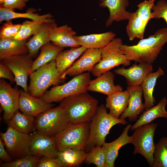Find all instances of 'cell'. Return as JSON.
I'll return each mask as SVG.
<instances>
[{"label":"cell","mask_w":167,"mask_h":167,"mask_svg":"<svg viewBox=\"0 0 167 167\" xmlns=\"http://www.w3.org/2000/svg\"><path fill=\"white\" fill-rule=\"evenodd\" d=\"M167 42V28H163L148 38L141 39L135 45H128L122 43L120 48L130 61L152 64Z\"/></svg>","instance_id":"cell-1"},{"label":"cell","mask_w":167,"mask_h":167,"mask_svg":"<svg viewBox=\"0 0 167 167\" xmlns=\"http://www.w3.org/2000/svg\"><path fill=\"white\" fill-rule=\"evenodd\" d=\"M98 101L87 92L71 96L60 102V106L66 111L70 122H90L96 114Z\"/></svg>","instance_id":"cell-2"},{"label":"cell","mask_w":167,"mask_h":167,"mask_svg":"<svg viewBox=\"0 0 167 167\" xmlns=\"http://www.w3.org/2000/svg\"><path fill=\"white\" fill-rule=\"evenodd\" d=\"M128 123L125 119L117 118L112 116L107 112L105 106L101 105L89 122V136L84 150L88 153L96 146H102L113 126L118 124L125 125Z\"/></svg>","instance_id":"cell-3"},{"label":"cell","mask_w":167,"mask_h":167,"mask_svg":"<svg viewBox=\"0 0 167 167\" xmlns=\"http://www.w3.org/2000/svg\"><path fill=\"white\" fill-rule=\"evenodd\" d=\"M29 75L28 92L38 98L41 97L51 86L58 85L62 80L55 59L39 67Z\"/></svg>","instance_id":"cell-4"},{"label":"cell","mask_w":167,"mask_h":167,"mask_svg":"<svg viewBox=\"0 0 167 167\" xmlns=\"http://www.w3.org/2000/svg\"><path fill=\"white\" fill-rule=\"evenodd\" d=\"M91 80L89 72L84 73L74 76L65 84L54 86L41 98L49 103L61 102L68 97L87 92Z\"/></svg>","instance_id":"cell-5"},{"label":"cell","mask_w":167,"mask_h":167,"mask_svg":"<svg viewBox=\"0 0 167 167\" xmlns=\"http://www.w3.org/2000/svg\"><path fill=\"white\" fill-rule=\"evenodd\" d=\"M90 134L89 122L70 123L64 130L53 136L58 149L71 147L84 150Z\"/></svg>","instance_id":"cell-6"},{"label":"cell","mask_w":167,"mask_h":167,"mask_svg":"<svg viewBox=\"0 0 167 167\" xmlns=\"http://www.w3.org/2000/svg\"><path fill=\"white\" fill-rule=\"evenodd\" d=\"M122 43L121 38H114L101 49V58L91 71L92 75L97 77L120 65L127 66L130 64L131 61L127 59L121 49Z\"/></svg>","instance_id":"cell-7"},{"label":"cell","mask_w":167,"mask_h":167,"mask_svg":"<svg viewBox=\"0 0 167 167\" xmlns=\"http://www.w3.org/2000/svg\"><path fill=\"white\" fill-rule=\"evenodd\" d=\"M70 123L66 111L59 105L36 116L35 128L38 132L53 136L65 129Z\"/></svg>","instance_id":"cell-8"},{"label":"cell","mask_w":167,"mask_h":167,"mask_svg":"<svg viewBox=\"0 0 167 167\" xmlns=\"http://www.w3.org/2000/svg\"><path fill=\"white\" fill-rule=\"evenodd\" d=\"M157 126L155 123L142 126L135 129L132 135V143L135 148L133 154L141 155L150 167H152L154 161V137Z\"/></svg>","instance_id":"cell-9"},{"label":"cell","mask_w":167,"mask_h":167,"mask_svg":"<svg viewBox=\"0 0 167 167\" xmlns=\"http://www.w3.org/2000/svg\"><path fill=\"white\" fill-rule=\"evenodd\" d=\"M155 0H145L138 5L137 10L132 14L128 20L126 29L130 40L135 38H143L145 30L149 20L152 19V8Z\"/></svg>","instance_id":"cell-10"},{"label":"cell","mask_w":167,"mask_h":167,"mask_svg":"<svg viewBox=\"0 0 167 167\" xmlns=\"http://www.w3.org/2000/svg\"><path fill=\"white\" fill-rule=\"evenodd\" d=\"M0 135L12 157L18 159L29 154L32 134L20 132L9 126L5 132H0Z\"/></svg>","instance_id":"cell-11"},{"label":"cell","mask_w":167,"mask_h":167,"mask_svg":"<svg viewBox=\"0 0 167 167\" xmlns=\"http://www.w3.org/2000/svg\"><path fill=\"white\" fill-rule=\"evenodd\" d=\"M33 62L32 58L28 54L12 56L1 61L12 71L17 86L26 92H28V79Z\"/></svg>","instance_id":"cell-12"},{"label":"cell","mask_w":167,"mask_h":167,"mask_svg":"<svg viewBox=\"0 0 167 167\" xmlns=\"http://www.w3.org/2000/svg\"><path fill=\"white\" fill-rule=\"evenodd\" d=\"M20 92L4 79L0 80V103L4 111L3 118L9 121L19 109Z\"/></svg>","instance_id":"cell-13"},{"label":"cell","mask_w":167,"mask_h":167,"mask_svg":"<svg viewBox=\"0 0 167 167\" xmlns=\"http://www.w3.org/2000/svg\"><path fill=\"white\" fill-rule=\"evenodd\" d=\"M101 49H87L81 57L61 76V79H65L67 75L74 77L86 71L91 72L101 60Z\"/></svg>","instance_id":"cell-14"},{"label":"cell","mask_w":167,"mask_h":167,"mask_svg":"<svg viewBox=\"0 0 167 167\" xmlns=\"http://www.w3.org/2000/svg\"><path fill=\"white\" fill-rule=\"evenodd\" d=\"M32 135L29 154L40 157L57 158L58 150L53 136L46 135L37 131Z\"/></svg>","instance_id":"cell-15"},{"label":"cell","mask_w":167,"mask_h":167,"mask_svg":"<svg viewBox=\"0 0 167 167\" xmlns=\"http://www.w3.org/2000/svg\"><path fill=\"white\" fill-rule=\"evenodd\" d=\"M76 32L67 24L58 26L54 20L50 30V41L62 48L78 47L80 46L76 38Z\"/></svg>","instance_id":"cell-16"},{"label":"cell","mask_w":167,"mask_h":167,"mask_svg":"<svg viewBox=\"0 0 167 167\" xmlns=\"http://www.w3.org/2000/svg\"><path fill=\"white\" fill-rule=\"evenodd\" d=\"M133 64L125 68L124 67L114 70V73L126 79L128 87L141 85L145 78L153 71L152 64L141 63Z\"/></svg>","instance_id":"cell-17"},{"label":"cell","mask_w":167,"mask_h":167,"mask_svg":"<svg viewBox=\"0 0 167 167\" xmlns=\"http://www.w3.org/2000/svg\"><path fill=\"white\" fill-rule=\"evenodd\" d=\"M19 109L23 113L33 117L51 108L54 106L41 98L32 96L24 90L20 91Z\"/></svg>","instance_id":"cell-18"},{"label":"cell","mask_w":167,"mask_h":167,"mask_svg":"<svg viewBox=\"0 0 167 167\" xmlns=\"http://www.w3.org/2000/svg\"><path fill=\"white\" fill-rule=\"evenodd\" d=\"M130 98L128 106L120 118H128L130 121H136L138 116L144 110V106L142 101L143 91L141 85L127 86Z\"/></svg>","instance_id":"cell-19"},{"label":"cell","mask_w":167,"mask_h":167,"mask_svg":"<svg viewBox=\"0 0 167 167\" xmlns=\"http://www.w3.org/2000/svg\"><path fill=\"white\" fill-rule=\"evenodd\" d=\"M129 4V0H102L99 3L100 6L107 7L109 13L106 26L109 27L114 21L128 20L132 13L126 10Z\"/></svg>","instance_id":"cell-20"},{"label":"cell","mask_w":167,"mask_h":167,"mask_svg":"<svg viewBox=\"0 0 167 167\" xmlns=\"http://www.w3.org/2000/svg\"><path fill=\"white\" fill-rule=\"evenodd\" d=\"M114 74L110 71L104 73L90 80L88 91L99 92L107 96L122 91L123 88L121 86L114 84Z\"/></svg>","instance_id":"cell-21"},{"label":"cell","mask_w":167,"mask_h":167,"mask_svg":"<svg viewBox=\"0 0 167 167\" xmlns=\"http://www.w3.org/2000/svg\"><path fill=\"white\" fill-rule=\"evenodd\" d=\"M131 126L130 124L127 125L117 139L110 143L105 142L102 145L106 153V167H114V162L118 156L119 149L126 144L132 143V136H129L128 135Z\"/></svg>","instance_id":"cell-22"},{"label":"cell","mask_w":167,"mask_h":167,"mask_svg":"<svg viewBox=\"0 0 167 167\" xmlns=\"http://www.w3.org/2000/svg\"><path fill=\"white\" fill-rule=\"evenodd\" d=\"M87 154L84 149L66 148L58 150L57 158L62 167H79L84 162Z\"/></svg>","instance_id":"cell-23"},{"label":"cell","mask_w":167,"mask_h":167,"mask_svg":"<svg viewBox=\"0 0 167 167\" xmlns=\"http://www.w3.org/2000/svg\"><path fill=\"white\" fill-rule=\"evenodd\" d=\"M167 104V99L165 96L161 100L157 105L145 110L136 122L131 126L130 130L132 131L140 126L149 124L157 118H167V111L165 109Z\"/></svg>","instance_id":"cell-24"},{"label":"cell","mask_w":167,"mask_h":167,"mask_svg":"<svg viewBox=\"0 0 167 167\" xmlns=\"http://www.w3.org/2000/svg\"><path fill=\"white\" fill-rule=\"evenodd\" d=\"M130 95L127 89L107 96L105 106L109 110V113L114 117L119 118L127 107Z\"/></svg>","instance_id":"cell-25"},{"label":"cell","mask_w":167,"mask_h":167,"mask_svg":"<svg viewBox=\"0 0 167 167\" xmlns=\"http://www.w3.org/2000/svg\"><path fill=\"white\" fill-rule=\"evenodd\" d=\"M54 20L52 19L44 23L40 30L27 41L28 54L32 58L37 54L42 46L50 42V27Z\"/></svg>","instance_id":"cell-26"},{"label":"cell","mask_w":167,"mask_h":167,"mask_svg":"<svg viewBox=\"0 0 167 167\" xmlns=\"http://www.w3.org/2000/svg\"><path fill=\"white\" fill-rule=\"evenodd\" d=\"M115 34L109 31L99 34L76 36V38L80 44L87 49H101L113 39Z\"/></svg>","instance_id":"cell-27"},{"label":"cell","mask_w":167,"mask_h":167,"mask_svg":"<svg viewBox=\"0 0 167 167\" xmlns=\"http://www.w3.org/2000/svg\"><path fill=\"white\" fill-rule=\"evenodd\" d=\"M36 10L33 8H29L24 13L15 12L11 10L0 7V23L4 21H10L17 18H27L33 21L49 22L53 17L50 14L40 15L35 12Z\"/></svg>","instance_id":"cell-28"},{"label":"cell","mask_w":167,"mask_h":167,"mask_svg":"<svg viewBox=\"0 0 167 167\" xmlns=\"http://www.w3.org/2000/svg\"><path fill=\"white\" fill-rule=\"evenodd\" d=\"M27 40H0V59L2 61L12 56L27 54L28 51Z\"/></svg>","instance_id":"cell-29"},{"label":"cell","mask_w":167,"mask_h":167,"mask_svg":"<svg viewBox=\"0 0 167 167\" xmlns=\"http://www.w3.org/2000/svg\"><path fill=\"white\" fill-rule=\"evenodd\" d=\"M164 74V71L160 66L156 72L149 73L144 80L141 85L144 100V110L154 105L156 101L153 95L154 88L157 79Z\"/></svg>","instance_id":"cell-30"},{"label":"cell","mask_w":167,"mask_h":167,"mask_svg":"<svg viewBox=\"0 0 167 167\" xmlns=\"http://www.w3.org/2000/svg\"><path fill=\"white\" fill-rule=\"evenodd\" d=\"M87 49L80 46L62 51L55 59L57 67L61 76Z\"/></svg>","instance_id":"cell-31"},{"label":"cell","mask_w":167,"mask_h":167,"mask_svg":"<svg viewBox=\"0 0 167 167\" xmlns=\"http://www.w3.org/2000/svg\"><path fill=\"white\" fill-rule=\"evenodd\" d=\"M40 49L39 55L33 62L29 75L39 67L55 59L59 54L63 50V48L49 42L42 46Z\"/></svg>","instance_id":"cell-32"},{"label":"cell","mask_w":167,"mask_h":167,"mask_svg":"<svg viewBox=\"0 0 167 167\" xmlns=\"http://www.w3.org/2000/svg\"><path fill=\"white\" fill-rule=\"evenodd\" d=\"M34 117L21 113L18 110L9 121V126L20 132L29 134L36 129Z\"/></svg>","instance_id":"cell-33"},{"label":"cell","mask_w":167,"mask_h":167,"mask_svg":"<svg viewBox=\"0 0 167 167\" xmlns=\"http://www.w3.org/2000/svg\"><path fill=\"white\" fill-rule=\"evenodd\" d=\"M152 167H167V137L161 138L155 144Z\"/></svg>","instance_id":"cell-34"},{"label":"cell","mask_w":167,"mask_h":167,"mask_svg":"<svg viewBox=\"0 0 167 167\" xmlns=\"http://www.w3.org/2000/svg\"><path fill=\"white\" fill-rule=\"evenodd\" d=\"M106 156L105 148L96 146L87 153L84 162L87 165L94 164L97 167H106Z\"/></svg>","instance_id":"cell-35"},{"label":"cell","mask_w":167,"mask_h":167,"mask_svg":"<svg viewBox=\"0 0 167 167\" xmlns=\"http://www.w3.org/2000/svg\"><path fill=\"white\" fill-rule=\"evenodd\" d=\"M45 22L41 21L32 20L24 21L21 24L20 30L14 39L26 40L30 36L38 31Z\"/></svg>","instance_id":"cell-36"},{"label":"cell","mask_w":167,"mask_h":167,"mask_svg":"<svg viewBox=\"0 0 167 167\" xmlns=\"http://www.w3.org/2000/svg\"><path fill=\"white\" fill-rule=\"evenodd\" d=\"M41 157L29 154L15 161L2 163L1 167H36Z\"/></svg>","instance_id":"cell-37"},{"label":"cell","mask_w":167,"mask_h":167,"mask_svg":"<svg viewBox=\"0 0 167 167\" xmlns=\"http://www.w3.org/2000/svg\"><path fill=\"white\" fill-rule=\"evenodd\" d=\"M21 24H14L7 21L1 27L0 31V39L4 40L14 39L19 33Z\"/></svg>","instance_id":"cell-38"},{"label":"cell","mask_w":167,"mask_h":167,"mask_svg":"<svg viewBox=\"0 0 167 167\" xmlns=\"http://www.w3.org/2000/svg\"><path fill=\"white\" fill-rule=\"evenodd\" d=\"M152 19H164L167 24V2L160 0L155 4L152 8Z\"/></svg>","instance_id":"cell-39"},{"label":"cell","mask_w":167,"mask_h":167,"mask_svg":"<svg viewBox=\"0 0 167 167\" xmlns=\"http://www.w3.org/2000/svg\"><path fill=\"white\" fill-rule=\"evenodd\" d=\"M36 167H62L57 158L42 156L39 159Z\"/></svg>","instance_id":"cell-40"},{"label":"cell","mask_w":167,"mask_h":167,"mask_svg":"<svg viewBox=\"0 0 167 167\" xmlns=\"http://www.w3.org/2000/svg\"><path fill=\"white\" fill-rule=\"evenodd\" d=\"M29 0H6L1 6L5 8L14 10L15 9L22 10L26 7Z\"/></svg>","instance_id":"cell-41"},{"label":"cell","mask_w":167,"mask_h":167,"mask_svg":"<svg viewBox=\"0 0 167 167\" xmlns=\"http://www.w3.org/2000/svg\"><path fill=\"white\" fill-rule=\"evenodd\" d=\"M0 78L7 79L11 82H15V77L12 71L2 62L0 63Z\"/></svg>","instance_id":"cell-42"},{"label":"cell","mask_w":167,"mask_h":167,"mask_svg":"<svg viewBox=\"0 0 167 167\" xmlns=\"http://www.w3.org/2000/svg\"><path fill=\"white\" fill-rule=\"evenodd\" d=\"M5 145L2 140L0 138V158L2 160L5 162H9L12 161L13 159L12 156L4 148Z\"/></svg>","instance_id":"cell-43"},{"label":"cell","mask_w":167,"mask_h":167,"mask_svg":"<svg viewBox=\"0 0 167 167\" xmlns=\"http://www.w3.org/2000/svg\"><path fill=\"white\" fill-rule=\"evenodd\" d=\"M6 0H0V6L2 5Z\"/></svg>","instance_id":"cell-44"}]
</instances>
